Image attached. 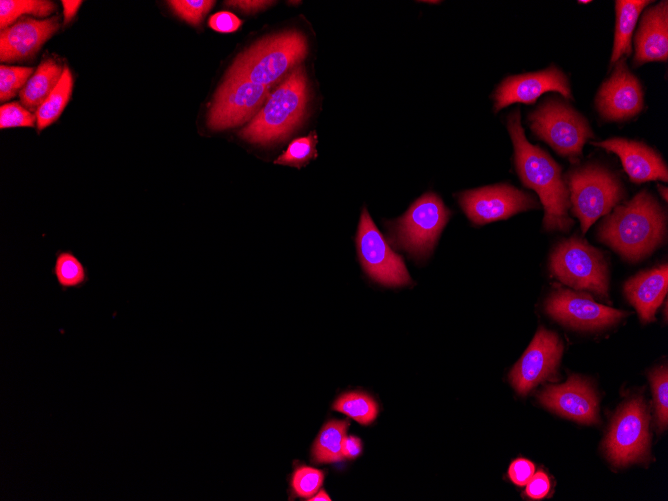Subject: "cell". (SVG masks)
Here are the masks:
<instances>
[{"instance_id": "6da1fadb", "label": "cell", "mask_w": 668, "mask_h": 501, "mask_svg": "<svg viewBox=\"0 0 668 501\" xmlns=\"http://www.w3.org/2000/svg\"><path fill=\"white\" fill-rule=\"evenodd\" d=\"M507 128L514 146L519 177L525 186L536 191L543 205L544 228L569 231L574 222L568 214L569 191L560 166L539 146L528 142L519 110L507 117Z\"/></svg>"}, {"instance_id": "7a4b0ae2", "label": "cell", "mask_w": 668, "mask_h": 501, "mask_svg": "<svg viewBox=\"0 0 668 501\" xmlns=\"http://www.w3.org/2000/svg\"><path fill=\"white\" fill-rule=\"evenodd\" d=\"M666 213L647 190L618 205L601 223L598 238L623 258L638 261L663 243Z\"/></svg>"}, {"instance_id": "3957f363", "label": "cell", "mask_w": 668, "mask_h": 501, "mask_svg": "<svg viewBox=\"0 0 668 501\" xmlns=\"http://www.w3.org/2000/svg\"><path fill=\"white\" fill-rule=\"evenodd\" d=\"M307 102V80L301 67L268 98L265 106L240 136L249 142L269 144L285 138L301 121Z\"/></svg>"}, {"instance_id": "277c9868", "label": "cell", "mask_w": 668, "mask_h": 501, "mask_svg": "<svg viewBox=\"0 0 668 501\" xmlns=\"http://www.w3.org/2000/svg\"><path fill=\"white\" fill-rule=\"evenodd\" d=\"M306 51V40L301 33L283 32L257 42L240 54L226 77L270 85L301 61Z\"/></svg>"}, {"instance_id": "5b68a950", "label": "cell", "mask_w": 668, "mask_h": 501, "mask_svg": "<svg viewBox=\"0 0 668 501\" xmlns=\"http://www.w3.org/2000/svg\"><path fill=\"white\" fill-rule=\"evenodd\" d=\"M571 213L586 233L590 226L623 199L624 188L619 178L597 164L572 169L566 177Z\"/></svg>"}, {"instance_id": "8992f818", "label": "cell", "mask_w": 668, "mask_h": 501, "mask_svg": "<svg viewBox=\"0 0 668 501\" xmlns=\"http://www.w3.org/2000/svg\"><path fill=\"white\" fill-rule=\"evenodd\" d=\"M450 212L434 193L416 200L401 218L387 223L388 239L394 248L422 260L432 252Z\"/></svg>"}, {"instance_id": "52a82bcc", "label": "cell", "mask_w": 668, "mask_h": 501, "mask_svg": "<svg viewBox=\"0 0 668 501\" xmlns=\"http://www.w3.org/2000/svg\"><path fill=\"white\" fill-rule=\"evenodd\" d=\"M531 131L558 154L576 162L584 144L592 138L588 121L570 105L548 99L529 115Z\"/></svg>"}, {"instance_id": "ba28073f", "label": "cell", "mask_w": 668, "mask_h": 501, "mask_svg": "<svg viewBox=\"0 0 668 501\" xmlns=\"http://www.w3.org/2000/svg\"><path fill=\"white\" fill-rule=\"evenodd\" d=\"M550 270L562 283L598 296L608 293V269L600 250L579 236L561 241L550 256Z\"/></svg>"}, {"instance_id": "9c48e42d", "label": "cell", "mask_w": 668, "mask_h": 501, "mask_svg": "<svg viewBox=\"0 0 668 501\" xmlns=\"http://www.w3.org/2000/svg\"><path fill=\"white\" fill-rule=\"evenodd\" d=\"M357 253L365 272L386 286H403L411 282L402 258L395 253L364 209L357 231Z\"/></svg>"}, {"instance_id": "30bf717a", "label": "cell", "mask_w": 668, "mask_h": 501, "mask_svg": "<svg viewBox=\"0 0 668 501\" xmlns=\"http://www.w3.org/2000/svg\"><path fill=\"white\" fill-rule=\"evenodd\" d=\"M648 410L641 399L626 403L616 414L604 446L615 466H624L642 458L649 443Z\"/></svg>"}, {"instance_id": "8fae6325", "label": "cell", "mask_w": 668, "mask_h": 501, "mask_svg": "<svg viewBox=\"0 0 668 501\" xmlns=\"http://www.w3.org/2000/svg\"><path fill=\"white\" fill-rule=\"evenodd\" d=\"M268 91L269 85L225 77L209 111V127L221 130L242 124L262 105Z\"/></svg>"}, {"instance_id": "7c38bea8", "label": "cell", "mask_w": 668, "mask_h": 501, "mask_svg": "<svg viewBox=\"0 0 668 501\" xmlns=\"http://www.w3.org/2000/svg\"><path fill=\"white\" fill-rule=\"evenodd\" d=\"M459 203L468 218L479 225L537 207L535 198L507 184L465 191L459 195Z\"/></svg>"}, {"instance_id": "4fadbf2b", "label": "cell", "mask_w": 668, "mask_h": 501, "mask_svg": "<svg viewBox=\"0 0 668 501\" xmlns=\"http://www.w3.org/2000/svg\"><path fill=\"white\" fill-rule=\"evenodd\" d=\"M562 351L563 345L557 334L540 327L509 374L515 390L521 395L527 394L538 383L551 377L559 365Z\"/></svg>"}, {"instance_id": "5bb4252c", "label": "cell", "mask_w": 668, "mask_h": 501, "mask_svg": "<svg viewBox=\"0 0 668 501\" xmlns=\"http://www.w3.org/2000/svg\"><path fill=\"white\" fill-rule=\"evenodd\" d=\"M545 309L555 320L582 330H597L611 326L626 314L598 304L584 294L565 289L553 292L546 301Z\"/></svg>"}, {"instance_id": "9a60e30c", "label": "cell", "mask_w": 668, "mask_h": 501, "mask_svg": "<svg viewBox=\"0 0 668 501\" xmlns=\"http://www.w3.org/2000/svg\"><path fill=\"white\" fill-rule=\"evenodd\" d=\"M595 103L601 117L608 121L627 120L641 112L642 87L623 58L616 62L611 76L601 85Z\"/></svg>"}, {"instance_id": "2e32d148", "label": "cell", "mask_w": 668, "mask_h": 501, "mask_svg": "<svg viewBox=\"0 0 668 501\" xmlns=\"http://www.w3.org/2000/svg\"><path fill=\"white\" fill-rule=\"evenodd\" d=\"M558 92L566 99H571L568 78L557 67L507 77L496 89L494 94V111L513 103H534L546 92Z\"/></svg>"}, {"instance_id": "e0dca14e", "label": "cell", "mask_w": 668, "mask_h": 501, "mask_svg": "<svg viewBox=\"0 0 668 501\" xmlns=\"http://www.w3.org/2000/svg\"><path fill=\"white\" fill-rule=\"evenodd\" d=\"M540 402L550 410L580 423L598 422V399L591 385L572 376L561 385L549 386L539 394Z\"/></svg>"}, {"instance_id": "ac0fdd59", "label": "cell", "mask_w": 668, "mask_h": 501, "mask_svg": "<svg viewBox=\"0 0 668 501\" xmlns=\"http://www.w3.org/2000/svg\"><path fill=\"white\" fill-rule=\"evenodd\" d=\"M592 144L616 154L632 182L643 183L653 180L667 182L668 172L664 160L646 144L625 138H610Z\"/></svg>"}, {"instance_id": "d6986e66", "label": "cell", "mask_w": 668, "mask_h": 501, "mask_svg": "<svg viewBox=\"0 0 668 501\" xmlns=\"http://www.w3.org/2000/svg\"><path fill=\"white\" fill-rule=\"evenodd\" d=\"M59 27L58 17L46 20L25 18L3 29L0 34V59L22 61L32 57Z\"/></svg>"}, {"instance_id": "ffe728a7", "label": "cell", "mask_w": 668, "mask_h": 501, "mask_svg": "<svg viewBox=\"0 0 668 501\" xmlns=\"http://www.w3.org/2000/svg\"><path fill=\"white\" fill-rule=\"evenodd\" d=\"M634 65L668 58V3L661 1L643 15L635 35Z\"/></svg>"}, {"instance_id": "44dd1931", "label": "cell", "mask_w": 668, "mask_h": 501, "mask_svg": "<svg viewBox=\"0 0 668 501\" xmlns=\"http://www.w3.org/2000/svg\"><path fill=\"white\" fill-rule=\"evenodd\" d=\"M668 288L667 264L654 267L630 278L624 285V293L635 307L640 318L653 321Z\"/></svg>"}, {"instance_id": "7402d4cb", "label": "cell", "mask_w": 668, "mask_h": 501, "mask_svg": "<svg viewBox=\"0 0 668 501\" xmlns=\"http://www.w3.org/2000/svg\"><path fill=\"white\" fill-rule=\"evenodd\" d=\"M651 1L645 0H617L616 25L611 63H616L623 56L631 53V39L638 17L642 10Z\"/></svg>"}, {"instance_id": "603a6c76", "label": "cell", "mask_w": 668, "mask_h": 501, "mask_svg": "<svg viewBox=\"0 0 668 501\" xmlns=\"http://www.w3.org/2000/svg\"><path fill=\"white\" fill-rule=\"evenodd\" d=\"M62 67L54 60H44L20 91L22 104L38 109L61 79Z\"/></svg>"}, {"instance_id": "cb8c5ba5", "label": "cell", "mask_w": 668, "mask_h": 501, "mask_svg": "<svg viewBox=\"0 0 668 501\" xmlns=\"http://www.w3.org/2000/svg\"><path fill=\"white\" fill-rule=\"evenodd\" d=\"M349 421L329 420L319 431L313 446L312 458L316 463H334L343 457L342 445L347 436Z\"/></svg>"}, {"instance_id": "d4e9b609", "label": "cell", "mask_w": 668, "mask_h": 501, "mask_svg": "<svg viewBox=\"0 0 668 501\" xmlns=\"http://www.w3.org/2000/svg\"><path fill=\"white\" fill-rule=\"evenodd\" d=\"M72 86V75L66 67L57 86L36 110L39 131L52 124L60 116L71 96Z\"/></svg>"}, {"instance_id": "484cf974", "label": "cell", "mask_w": 668, "mask_h": 501, "mask_svg": "<svg viewBox=\"0 0 668 501\" xmlns=\"http://www.w3.org/2000/svg\"><path fill=\"white\" fill-rule=\"evenodd\" d=\"M332 408L361 425L371 424L378 415L376 401L369 394L358 391L341 394Z\"/></svg>"}, {"instance_id": "4316f807", "label": "cell", "mask_w": 668, "mask_h": 501, "mask_svg": "<svg viewBox=\"0 0 668 501\" xmlns=\"http://www.w3.org/2000/svg\"><path fill=\"white\" fill-rule=\"evenodd\" d=\"M52 273L63 290L79 288L88 281L86 267L71 251L57 254Z\"/></svg>"}, {"instance_id": "83f0119b", "label": "cell", "mask_w": 668, "mask_h": 501, "mask_svg": "<svg viewBox=\"0 0 668 501\" xmlns=\"http://www.w3.org/2000/svg\"><path fill=\"white\" fill-rule=\"evenodd\" d=\"M56 5L43 0H2L0 1V26L8 28L14 20L23 14L47 16L55 11Z\"/></svg>"}, {"instance_id": "f1b7e54d", "label": "cell", "mask_w": 668, "mask_h": 501, "mask_svg": "<svg viewBox=\"0 0 668 501\" xmlns=\"http://www.w3.org/2000/svg\"><path fill=\"white\" fill-rule=\"evenodd\" d=\"M317 137L311 132L305 137L293 140L286 151L279 156L274 163L301 167L316 156Z\"/></svg>"}, {"instance_id": "f546056e", "label": "cell", "mask_w": 668, "mask_h": 501, "mask_svg": "<svg viewBox=\"0 0 668 501\" xmlns=\"http://www.w3.org/2000/svg\"><path fill=\"white\" fill-rule=\"evenodd\" d=\"M323 481V471L309 466H300L293 472L291 486L297 496L309 499L320 490Z\"/></svg>"}, {"instance_id": "4dcf8cb0", "label": "cell", "mask_w": 668, "mask_h": 501, "mask_svg": "<svg viewBox=\"0 0 668 501\" xmlns=\"http://www.w3.org/2000/svg\"><path fill=\"white\" fill-rule=\"evenodd\" d=\"M653 397L656 407L657 422L661 429L667 427L668 422V372L666 367H660L650 374Z\"/></svg>"}, {"instance_id": "1f68e13d", "label": "cell", "mask_w": 668, "mask_h": 501, "mask_svg": "<svg viewBox=\"0 0 668 501\" xmlns=\"http://www.w3.org/2000/svg\"><path fill=\"white\" fill-rule=\"evenodd\" d=\"M32 68L5 66L0 67V100L11 99L22 86H25L32 74Z\"/></svg>"}, {"instance_id": "d6a6232c", "label": "cell", "mask_w": 668, "mask_h": 501, "mask_svg": "<svg viewBox=\"0 0 668 501\" xmlns=\"http://www.w3.org/2000/svg\"><path fill=\"white\" fill-rule=\"evenodd\" d=\"M168 3L180 18L189 24L198 25L215 2L209 0H174L168 1Z\"/></svg>"}, {"instance_id": "836d02e7", "label": "cell", "mask_w": 668, "mask_h": 501, "mask_svg": "<svg viewBox=\"0 0 668 501\" xmlns=\"http://www.w3.org/2000/svg\"><path fill=\"white\" fill-rule=\"evenodd\" d=\"M35 117L16 102L2 105L0 108L1 129L10 127H32Z\"/></svg>"}, {"instance_id": "e575fe53", "label": "cell", "mask_w": 668, "mask_h": 501, "mask_svg": "<svg viewBox=\"0 0 668 501\" xmlns=\"http://www.w3.org/2000/svg\"><path fill=\"white\" fill-rule=\"evenodd\" d=\"M535 473V465L525 459L517 458L509 466L508 476L518 486H525Z\"/></svg>"}, {"instance_id": "d590c367", "label": "cell", "mask_w": 668, "mask_h": 501, "mask_svg": "<svg viewBox=\"0 0 668 501\" xmlns=\"http://www.w3.org/2000/svg\"><path fill=\"white\" fill-rule=\"evenodd\" d=\"M242 22L241 20L229 11H220L212 15L209 19V26L221 33H230L236 31Z\"/></svg>"}, {"instance_id": "8d00e7d4", "label": "cell", "mask_w": 668, "mask_h": 501, "mask_svg": "<svg viewBox=\"0 0 668 501\" xmlns=\"http://www.w3.org/2000/svg\"><path fill=\"white\" fill-rule=\"evenodd\" d=\"M550 480L544 472H537L526 484L525 494L535 500L546 497L550 491Z\"/></svg>"}, {"instance_id": "74e56055", "label": "cell", "mask_w": 668, "mask_h": 501, "mask_svg": "<svg viewBox=\"0 0 668 501\" xmlns=\"http://www.w3.org/2000/svg\"><path fill=\"white\" fill-rule=\"evenodd\" d=\"M362 452L361 440L353 435H347L343 441L342 454L344 458L355 459Z\"/></svg>"}, {"instance_id": "f35d334b", "label": "cell", "mask_w": 668, "mask_h": 501, "mask_svg": "<svg viewBox=\"0 0 668 501\" xmlns=\"http://www.w3.org/2000/svg\"><path fill=\"white\" fill-rule=\"evenodd\" d=\"M226 3H227V5L239 8L240 10H242L244 12H256V11H259L261 9H264L265 7H267L268 5H270L273 2L260 1V0L259 1L258 0H254V1L239 0V1H227Z\"/></svg>"}, {"instance_id": "ab89813d", "label": "cell", "mask_w": 668, "mask_h": 501, "mask_svg": "<svg viewBox=\"0 0 668 501\" xmlns=\"http://www.w3.org/2000/svg\"><path fill=\"white\" fill-rule=\"evenodd\" d=\"M61 3L63 6L64 24H66L74 17L82 1L63 0Z\"/></svg>"}, {"instance_id": "60d3db41", "label": "cell", "mask_w": 668, "mask_h": 501, "mask_svg": "<svg viewBox=\"0 0 668 501\" xmlns=\"http://www.w3.org/2000/svg\"><path fill=\"white\" fill-rule=\"evenodd\" d=\"M308 500H310V501H330L331 498L324 490H319L312 497H310Z\"/></svg>"}, {"instance_id": "b9f144b4", "label": "cell", "mask_w": 668, "mask_h": 501, "mask_svg": "<svg viewBox=\"0 0 668 501\" xmlns=\"http://www.w3.org/2000/svg\"><path fill=\"white\" fill-rule=\"evenodd\" d=\"M659 192L661 196L664 198V200H667V188L664 186H659Z\"/></svg>"}, {"instance_id": "7bdbcfd3", "label": "cell", "mask_w": 668, "mask_h": 501, "mask_svg": "<svg viewBox=\"0 0 668 501\" xmlns=\"http://www.w3.org/2000/svg\"><path fill=\"white\" fill-rule=\"evenodd\" d=\"M578 2H579V3H583V4H586V3H590L591 1H589V0H586V1H578Z\"/></svg>"}]
</instances>
